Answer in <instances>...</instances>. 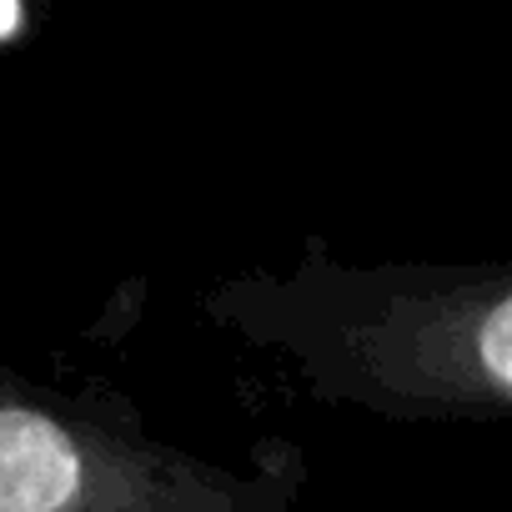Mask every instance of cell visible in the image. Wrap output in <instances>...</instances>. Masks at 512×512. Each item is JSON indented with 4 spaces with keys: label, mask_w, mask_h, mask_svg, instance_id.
Listing matches in <instances>:
<instances>
[{
    "label": "cell",
    "mask_w": 512,
    "mask_h": 512,
    "mask_svg": "<svg viewBox=\"0 0 512 512\" xmlns=\"http://www.w3.org/2000/svg\"><path fill=\"white\" fill-rule=\"evenodd\" d=\"M302 457L226 467L0 372V512H292Z\"/></svg>",
    "instance_id": "6da1fadb"
},
{
    "label": "cell",
    "mask_w": 512,
    "mask_h": 512,
    "mask_svg": "<svg viewBox=\"0 0 512 512\" xmlns=\"http://www.w3.org/2000/svg\"><path fill=\"white\" fill-rule=\"evenodd\" d=\"M347 367L392 412H502L512 402L507 282L392 302L347 337Z\"/></svg>",
    "instance_id": "7a4b0ae2"
}]
</instances>
